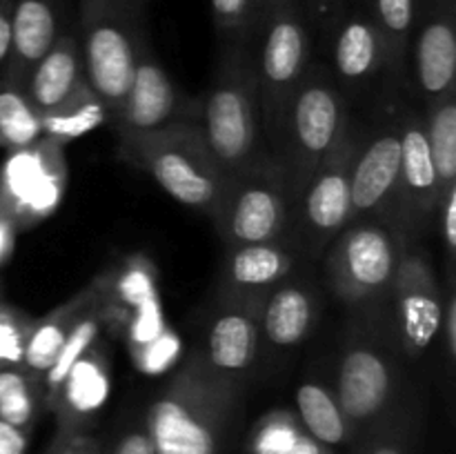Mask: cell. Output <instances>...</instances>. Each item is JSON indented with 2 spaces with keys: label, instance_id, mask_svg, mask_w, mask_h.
Segmentation results:
<instances>
[{
  "label": "cell",
  "instance_id": "13",
  "mask_svg": "<svg viewBox=\"0 0 456 454\" xmlns=\"http://www.w3.org/2000/svg\"><path fill=\"white\" fill-rule=\"evenodd\" d=\"M408 69L423 105L456 93V0H421Z\"/></svg>",
  "mask_w": 456,
  "mask_h": 454
},
{
  "label": "cell",
  "instance_id": "23",
  "mask_svg": "<svg viewBox=\"0 0 456 454\" xmlns=\"http://www.w3.org/2000/svg\"><path fill=\"white\" fill-rule=\"evenodd\" d=\"M85 85L87 80H85L76 31L67 29L56 40V45L31 67L20 89L36 114L45 116L65 105Z\"/></svg>",
  "mask_w": 456,
  "mask_h": 454
},
{
  "label": "cell",
  "instance_id": "22",
  "mask_svg": "<svg viewBox=\"0 0 456 454\" xmlns=\"http://www.w3.org/2000/svg\"><path fill=\"white\" fill-rule=\"evenodd\" d=\"M319 307L321 301L310 285L285 279L258 307L261 343L270 350H292L301 345L319 320Z\"/></svg>",
  "mask_w": 456,
  "mask_h": 454
},
{
  "label": "cell",
  "instance_id": "30",
  "mask_svg": "<svg viewBox=\"0 0 456 454\" xmlns=\"http://www.w3.org/2000/svg\"><path fill=\"white\" fill-rule=\"evenodd\" d=\"M426 136L441 190L456 185V93L426 105Z\"/></svg>",
  "mask_w": 456,
  "mask_h": 454
},
{
  "label": "cell",
  "instance_id": "20",
  "mask_svg": "<svg viewBox=\"0 0 456 454\" xmlns=\"http://www.w3.org/2000/svg\"><path fill=\"white\" fill-rule=\"evenodd\" d=\"M67 29V0H13L12 49L4 80L20 87L31 67Z\"/></svg>",
  "mask_w": 456,
  "mask_h": 454
},
{
  "label": "cell",
  "instance_id": "43",
  "mask_svg": "<svg viewBox=\"0 0 456 454\" xmlns=\"http://www.w3.org/2000/svg\"><path fill=\"white\" fill-rule=\"evenodd\" d=\"M18 225L3 207H0V265L12 256L13 240H16Z\"/></svg>",
  "mask_w": 456,
  "mask_h": 454
},
{
  "label": "cell",
  "instance_id": "10",
  "mask_svg": "<svg viewBox=\"0 0 456 454\" xmlns=\"http://www.w3.org/2000/svg\"><path fill=\"white\" fill-rule=\"evenodd\" d=\"M361 134L347 129L338 145L325 156L301 194L294 200L298 221V245L316 256L341 230L352 223V163L359 150Z\"/></svg>",
  "mask_w": 456,
  "mask_h": 454
},
{
  "label": "cell",
  "instance_id": "4",
  "mask_svg": "<svg viewBox=\"0 0 456 454\" xmlns=\"http://www.w3.org/2000/svg\"><path fill=\"white\" fill-rule=\"evenodd\" d=\"M120 156L154 178L165 194L185 207L216 218L230 178L223 174L205 145L199 118L138 138H120Z\"/></svg>",
  "mask_w": 456,
  "mask_h": 454
},
{
  "label": "cell",
  "instance_id": "5",
  "mask_svg": "<svg viewBox=\"0 0 456 454\" xmlns=\"http://www.w3.org/2000/svg\"><path fill=\"white\" fill-rule=\"evenodd\" d=\"M261 102V127L272 151L281 118L312 65V27L298 0H263L249 38Z\"/></svg>",
  "mask_w": 456,
  "mask_h": 454
},
{
  "label": "cell",
  "instance_id": "1",
  "mask_svg": "<svg viewBox=\"0 0 456 454\" xmlns=\"http://www.w3.org/2000/svg\"><path fill=\"white\" fill-rule=\"evenodd\" d=\"M239 392L194 352L147 408L145 430L156 454L221 452Z\"/></svg>",
  "mask_w": 456,
  "mask_h": 454
},
{
  "label": "cell",
  "instance_id": "18",
  "mask_svg": "<svg viewBox=\"0 0 456 454\" xmlns=\"http://www.w3.org/2000/svg\"><path fill=\"white\" fill-rule=\"evenodd\" d=\"M258 307L221 298L205 334V350L199 352L205 363L234 385H243L252 374L261 352Z\"/></svg>",
  "mask_w": 456,
  "mask_h": 454
},
{
  "label": "cell",
  "instance_id": "24",
  "mask_svg": "<svg viewBox=\"0 0 456 454\" xmlns=\"http://www.w3.org/2000/svg\"><path fill=\"white\" fill-rule=\"evenodd\" d=\"M101 294L102 288L96 280V283L87 285V288L80 289L78 294H74L69 301L58 305L56 310L49 312L47 316L34 320L29 334H27L20 369H25L29 377L38 378V381L43 383L45 374L49 372V368H52L53 361H56L58 352H61L71 325L76 323V319H78Z\"/></svg>",
  "mask_w": 456,
  "mask_h": 454
},
{
  "label": "cell",
  "instance_id": "6",
  "mask_svg": "<svg viewBox=\"0 0 456 454\" xmlns=\"http://www.w3.org/2000/svg\"><path fill=\"white\" fill-rule=\"evenodd\" d=\"M74 31L85 80L114 120L129 92L145 40L141 7L118 0H80L78 29Z\"/></svg>",
  "mask_w": 456,
  "mask_h": 454
},
{
  "label": "cell",
  "instance_id": "41",
  "mask_svg": "<svg viewBox=\"0 0 456 454\" xmlns=\"http://www.w3.org/2000/svg\"><path fill=\"white\" fill-rule=\"evenodd\" d=\"M49 454H98V443L92 436H83L80 432H69L61 436Z\"/></svg>",
  "mask_w": 456,
  "mask_h": 454
},
{
  "label": "cell",
  "instance_id": "44",
  "mask_svg": "<svg viewBox=\"0 0 456 454\" xmlns=\"http://www.w3.org/2000/svg\"><path fill=\"white\" fill-rule=\"evenodd\" d=\"M281 454H332V450L325 448V445H321L319 441H314L305 432V434H303L301 439L292 445V448H288L285 452H281Z\"/></svg>",
  "mask_w": 456,
  "mask_h": 454
},
{
  "label": "cell",
  "instance_id": "15",
  "mask_svg": "<svg viewBox=\"0 0 456 454\" xmlns=\"http://www.w3.org/2000/svg\"><path fill=\"white\" fill-rule=\"evenodd\" d=\"M330 71L346 96L368 92L383 76H392L390 53L361 0H350L325 36Z\"/></svg>",
  "mask_w": 456,
  "mask_h": 454
},
{
  "label": "cell",
  "instance_id": "16",
  "mask_svg": "<svg viewBox=\"0 0 456 454\" xmlns=\"http://www.w3.org/2000/svg\"><path fill=\"white\" fill-rule=\"evenodd\" d=\"M401 136V174L395 230L421 231L436 218L444 190L426 136V120L417 109L396 114Z\"/></svg>",
  "mask_w": 456,
  "mask_h": 454
},
{
  "label": "cell",
  "instance_id": "28",
  "mask_svg": "<svg viewBox=\"0 0 456 454\" xmlns=\"http://www.w3.org/2000/svg\"><path fill=\"white\" fill-rule=\"evenodd\" d=\"M110 118V111L101 102V98L85 85L76 96H71L65 105L49 114L40 116L43 125V136L49 141H56L58 145L76 141L85 134L94 132L96 127L105 125Z\"/></svg>",
  "mask_w": 456,
  "mask_h": 454
},
{
  "label": "cell",
  "instance_id": "39",
  "mask_svg": "<svg viewBox=\"0 0 456 454\" xmlns=\"http://www.w3.org/2000/svg\"><path fill=\"white\" fill-rule=\"evenodd\" d=\"M111 454H156V450L150 434H147L145 426H142L125 432V434L116 441Z\"/></svg>",
  "mask_w": 456,
  "mask_h": 454
},
{
  "label": "cell",
  "instance_id": "11",
  "mask_svg": "<svg viewBox=\"0 0 456 454\" xmlns=\"http://www.w3.org/2000/svg\"><path fill=\"white\" fill-rule=\"evenodd\" d=\"M67 165L62 145L49 138L12 151L0 172V207L27 230L52 216L62 203Z\"/></svg>",
  "mask_w": 456,
  "mask_h": 454
},
{
  "label": "cell",
  "instance_id": "9",
  "mask_svg": "<svg viewBox=\"0 0 456 454\" xmlns=\"http://www.w3.org/2000/svg\"><path fill=\"white\" fill-rule=\"evenodd\" d=\"M332 390L354 436L374 430L386 423L399 399V365L374 338H350L338 356Z\"/></svg>",
  "mask_w": 456,
  "mask_h": 454
},
{
  "label": "cell",
  "instance_id": "25",
  "mask_svg": "<svg viewBox=\"0 0 456 454\" xmlns=\"http://www.w3.org/2000/svg\"><path fill=\"white\" fill-rule=\"evenodd\" d=\"M297 417L303 430L325 448L343 445L354 439V430L347 423L332 387L319 378H307L297 387Z\"/></svg>",
  "mask_w": 456,
  "mask_h": 454
},
{
  "label": "cell",
  "instance_id": "34",
  "mask_svg": "<svg viewBox=\"0 0 456 454\" xmlns=\"http://www.w3.org/2000/svg\"><path fill=\"white\" fill-rule=\"evenodd\" d=\"M34 319L0 305V365L20 368L22 352H25L27 334H29Z\"/></svg>",
  "mask_w": 456,
  "mask_h": 454
},
{
  "label": "cell",
  "instance_id": "45",
  "mask_svg": "<svg viewBox=\"0 0 456 454\" xmlns=\"http://www.w3.org/2000/svg\"><path fill=\"white\" fill-rule=\"evenodd\" d=\"M118 3H123V4H132V7H141L142 0H118Z\"/></svg>",
  "mask_w": 456,
  "mask_h": 454
},
{
  "label": "cell",
  "instance_id": "8",
  "mask_svg": "<svg viewBox=\"0 0 456 454\" xmlns=\"http://www.w3.org/2000/svg\"><path fill=\"white\" fill-rule=\"evenodd\" d=\"M325 272L332 292L347 305H363L390 292L403 245L399 231L383 221L359 218L332 240Z\"/></svg>",
  "mask_w": 456,
  "mask_h": 454
},
{
  "label": "cell",
  "instance_id": "26",
  "mask_svg": "<svg viewBox=\"0 0 456 454\" xmlns=\"http://www.w3.org/2000/svg\"><path fill=\"white\" fill-rule=\"evenodd\" d=\"M386 40L390 53L392 76H403L408 69V52L417 25L421 0H361Z\"/></svg>",
  "mask_w": 456,
  "mask_h": 454
},
{
  "label": "cell",
  "instance_id": "31",
  "mask_svg": "<svg viewBox=\"0 0 456 454\" xmlns=\"http://www.w3.org/2000/svg\"><path fill=\"white\" fill-rule=\"evenodd\" d=\"M43 138L40 116L29 105L20 87L0 80V147L22 150Z\"/></svg>",
  "mask_w": 456,
  "mask_h": 454
},
{
  "label": "cell",
  "instance_id": "36",
  "mask_svg": "<svg viewBox=\"0 0 456 454\" xmlns=\"http://www.w3.org/2000/svg\"><path fill=\"white\" fill-rule=\"evenodd\" d=\"M374 430L377 432H374L372 439L365 443L363 452L361 454H412L399 426L386 427V423H381V426H377Z\"/></svg>",
  "mask_w": 456,
  "mask_h": 454
},
{
  "label": "cell",
  "instance_id": "35",
  "mask_svg": "<svg viewBox=\"0 0 456 454\" xmlns=\"http://www.w3.org/2000/svg\"><path fill=\"white\" fill-rule=\"evenodd\" d=\"M298 3H301L307 20H310L312 31H316L325 40V36L330 34L332 25L350 0H298Z\"/></svg>",
  "mask_w": 456,
  "mask_h": 454
},
{
  "label": "cell",
  "instance_id": "37",
  "mask_svg": "<svg viewBox=\"0 0 456 454\" xmlns=\"http://www.w3.org/2000/svg\"><path fill=\"white\" fill-rule=\"evenodd\" d=\"M435 221H439V236L444 239L445 249L452 258L456 249V185L444 190Z\"/></svg>",
  "mask_w": 456,
  "mask_h": 454
},
{
  "label": "cell",
  "instance_id": "17",
  "mask_svg": "<svg viewBox=\"0 0 456 454\" xmlns=\"http://www.w3.org/2000/svg\"><path fill=\"white\" fill-rule=\"evenodd\" d=\"M199 118L190 114L187 101L178 92L176 83L169 78L163 62L151 49L150 40H142L138 52L132 85L125 96L123 107L114 118L120 138H138L176 125L181 120Z\"/></svg>",
  "mask_w": 456,
  "mask_h": 454
},
{
  "label": "cell",
  "instance_id": "32",
  "mask_svg": "<svg viewBox=\"0 0 456 454\" xmlns=\"http://www.w3.org/2000/svg\"><path fill=\"white\" fill-rule=\"evenodd\" d=\"M305 434L301 421L289 409H272L258 418L249 434L248 454H281Z\"/></svg>",
  "mask_w": 456,
  "mask_h": 454
},
{
  "label": "cell",
  "instance_id": "19",
  "mask_svg": "<svg viewBox=\"0 0 456 454\" xmlns=\"http://www.w3.org/2000/svg\"><path fill=\"white\" fill-rule=\"evenodd\" d=\"M297 254L283 240L227 247L221 272V298L261 307L263 298L292 274Z\"/></svg>",
  "mask_w": 456,
  "mask_h": 454
},
{
  "label": "cell",
  "instance_id": "33",
  "mask_svg": "<svg viewBox=\"0 0 456 454\" xmlns=\"http://www.w3.org/2000/svg\"><path fill=\"white\" fill-rule=\"evenodd\" d=\"M263 0H212L214 27L225 45L249 43Z\"/></svg>",
  "mask_w": 456,
  "mask_h": 454
},
{
  "label": "cell",
  "instance_id": "21",
  "mask_svg": "<svg viewBox=\"0 0 456 454\" xmlns=\"http://www.w3.org/2000/svg\"><path fill=\"white\" fill-rule=\"evenodd\" d=\"M110 356L107 350L96 343L87 354L74 363V368L62 378L56 394L45 401L49 409L58 417L61 430L78 432L87 421H92L105 405L110 396Z\"/></svg>",
  "mask_w": 456,
  "mask_h": 454
},
{
  "label": "cell",
  "instance_id": "38",
  "mask_svg": "<svg viewBox=\"0 0 456 454\" xmlns=\"http://www.w3.org/2000/svg\"><path fill=\"white\" fill-rule=\"evenodd\" d=\"M439 338H444L445 354L452 361L456 354V294L452 285H450L448 294L444 296V316H441Z\"/></svg>",
  "mask_w": 456,
  "mask_h": 454
},
{
  "label": "cell",
  "instance_id": "29",
  "mask_svg": "<svg viewBox=\"0 0 456 454\" xmlns=\"http://www.w3.org/2000/svg\"><path fill=\"white\" fill-rule=\"evenodd\" d=\"M45 403L43 383L25 369L0 365V421L29 432Z\"/></svg>",
  "mask_w": 456,
  "mask_h": 454
},
{
  "label": "cell",
  "instance_id": "2",
  "mask_svg": "<svg viewBox=\"0 0 456 454\" xmlns=\"http://www.w3.org/2000/svg\"><path fill=\"white\" fill-rule=\"evenodd\" d=\"M199 127L227 178L270 151L263 138L258 85L248 43L225 45L212 85L199 105Z\"/></svg>",
  "mask_w": 456,
  "mask_h": 454
},
{
  "label": "cell",
  "instance_id": "3",
  "mask_svg": "<svg viewBox=\"0 0 456 454\" xmlns=\"http://www.w3.org/2000/svg\"><path fill=\"white\" fill-rule=\"evenodd\" d=\"M350 127L347 96L330 67L312 61L285 107L272 147V154L283 165L294 200Z\"/></svg>",
  "mask_w": 456,
  "mask_h": 454
},
{
  "label": "cell",
  "instance_id": "12",
  "mask_svg": "<svg viewBox=\"0 0 456 454\" xmlns=\"http://www.w3.org/2000/svg\"><path fill=\"white\" fill-rule=\"evenodd\" d=\"M401 174L399 123L387 118L361 136L352 163V221L374 218L395 227Z\"/></svg>",
  "mask_w": 456,
  "mask_h": 454
},
{
  "label": "cell",
  "instance_id": "7",
  "mask_svg": "<svg viewBox=\"0 0 456 454\" xmlns=\"http://www.w3.org/2000/svg\"><path fill=\"white\" fill-rule=\"evenodd\" d=\"M292 207L283 165L272 151H263L248 169L230 178L212 223L225 247L274 243L288 234Z\"/></svg>",
  "mask_w": 456,
  "mask_h": 454
},
{
  "label": "cell",
  "instance_id": "14",
  "mask_svg": "<svg viewBox=\"0 0 456 454\" xmlns=\"http://www.w3.org/2000/svg\"><path fill=\"white\" fill-rule=\"evenodd\" d=\"M390 294L401 347L410 356H423L441 334L444 316V294L426 254L403 249Z\"/></svg>",
  "mask_w": 456,
  "mask_h": 454
},
{
  "label": "cell",
  "instance_id": "42",
  "mask_svg": "<svg viewBox=\"0 0 456 454\" xmlns=\"http://www.w3.org/2000/svg\"><path fill=\"white\" fill-rule=\"evenodd\" d=\"M29 432L0 421V454H25Z\"/></svg>",
  "mask_w": 456,
  "mask_h": 454
},
{
  "label": "cell",
  "instance_id": "27",
  "mask_svg": "<svg viewBox=\"0 0 456 454\" xmlns=\"http://www.w3.org/2000/svg\"><path fill=\"white\" fill-rule=\"evenodd\" d=\"M105 320H107V301H105V296L101 294V296H98L96 301H94L92 305H89L87 310H85L83 314L76 319V323L71 325L69 334H67V338H65V343H62L61 352H58L56 361H53V365L49 368V372L45 374V378H43L45 401H47L49 396L56 394V390L61 387L62 378H65L67 372L74 368L76 361L83 359V356L89 352V347L96 345L98 338H101Z\"/></svg>",
  "mask_w": 456,
  "mask_h": 454
},
{
  "label": "cell",
  "instance_id": "40",
  "mask_svg": "<svg viewBox=\"0 0 456 454\" xmlns=\"http://www.w3.org/2000/svg\"><path fill=\"white\" fill-rule=\"evenodd\" d=\"M12 3L13 0H0V80L7 74L12 49Z\"/></svg>",
  "mask_w": 456,
  "mask_h": 454
}]
</instances>
